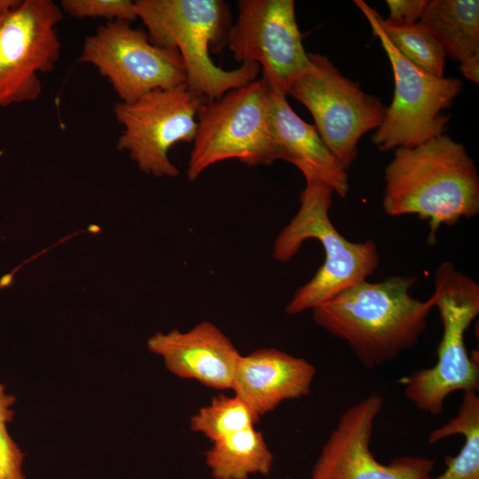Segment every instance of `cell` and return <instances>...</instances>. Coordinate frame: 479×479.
<instances>
[{
	"instance_id": "1",
	"label": "cell",
	"mask_w": 479,
	"mask_h": 479,
	"mask_svg": "<svg viewBox=\"0 0 479 479\" xmlns=\"http://www.w3.org/2000/svg\"><path fill=\"white\" fill-rule=\"evenodd\" d=\"M417 277L391 276L355 284L311 310L313 321L343 341L365 368L392 362L425 332L435 296L420 301Z\"/></svg>"
},
{
	"instance_id": "2",
	"label": "cell",
	"mask_w": 479,
	"mask_h": 479,
	"mask_svg": "<svg viewBox=\"0 0 479 479\" xmlns=\"http://www.w3.org/2000/svg\"><path fill=\"white\" fill-rule=\"evenodd\" d=\"M384 212L389 216L417 215L429 224L434 245L442 225L479 213V176L461 143L443 134L414 147L395 149L384 171Z\"/></svg>"
},
{
	"instance_id": "3",
	"label": "cell",
	"mask_w": 479,
	"mask_h": 479,
	"mask_svg": "<svg viewBox=\"0 0 479 479\" xmlns=\"http://www.w3.org/2000/svg\"><path fill=\"white\" fill-rule=\"evenodd\" d=\"M305 181L300 208L277 236L272 255L278 262H287L305 240L315 239L324 248L325 261L287 304L285 310L289 315L312 310L349 287L366 280L378 268L380 260L373 240L351 242L332 224L329 209L333 189L314 177H305Z\"/></svg>"
},
{
	"instance_id": "4",
	"label": "cell",
	"mask_w": 479,
	"mask_h": 479,
	"mask_svg": "<svg viewBox=\"0 0 479 479\" xmlns=\"http://www.w3.org/2000/svg\"><path fill=\"white\" fill-rule=\"evenodd\" d=\"M135 12L155 45L180 54L187 86L209 101L254 81L256 63H243L233 70L217 67L211 46L227 37L229 7L221 0H137Z\"/></svg>"
},
{
	"instance_id": "5",
	"label": "cell",
	"mask_w": 479,
	"mask_h": 479,
	"mask_svg": "<svg viewBox=\"0 0 479 479\" xmlns=\"http://www.w3.org/2000/svg\"><path fill=\"white\" fill-rule=\"evenodd\" d=\"M435 308L443 325L436 364L400 379L405 397L432 415L443 412L447 397L456 391H478L479 366L465 343V333L479 313V285L449 262L434 274Z\"/></svg>"
},
{
	"instance_id": "6",
	"label": "cell",
	"mask_w": 479,
	"mask_h": 479,
	"mask_svg": "<svg viewBox=\"0 0 479 479\" xmlns=\"http://www.w3.org/2000/svg\"><path fill=\"white\" fill-rule=\"evenodd\" d=\"M355 4L369 22L391 64L395 90L385 117L372 136V142L382 153L398 147H414L444 134L450 115L443 113L460 94L458 78L437 77L418 67L390 43L381 28L375 12L364 0Z\"/></svg>"
},
{
	"instance_id": "7",
	"label": "cell",
	"mask_w": 479,
	"mask_h": 479,
	"mask_svg": "<svg viewBox=\"0 0 479 479\" xmlns=\"http://www.w3.org/2000/svg\"><path fill=\"white\" fill-rule=\"evenodd\" d=\"M198 117L188 160L190 181L225 160L236 159L248 166L277 161L270 134L268 86L263 79L203 104Z\"/></svg>"
},
{
	"instance_id": "8",
	"label": "cell",
	"mask_w": 479,
	"mask_h": 479,
	"mask_svg": "<svg viewBox=\"0 0 479 479\" xmlns=\"http://www.w3.org/2000/svg\"><path fill=\"white\" fill-rule=\"evenodd\" d=\"M308 55L309 69L291 83L287 96L310 111L320 137L348 170L357 159L359 140L379 128L387 106L345 77L326 56Z\"/></svg>"
},
{
	"instance_id": "9",
	"label": "cell",
	"mask_w": 479,
	"mask_h": 479,
	"mask_svg": "<svg viewBox=\"0 0 479 479\" xmlns=\"http://www.w3.org/2000/svg\"><path fill=\"white\" fill-rule=\"evenodd\" d=\"M202 105V97L186 83L150 91L133 102L115 103L113 112L123 128L118 150L128 152L145 174L177 177L179 170L169 152L178 142H193L195 118Z\"/></svg>"
},
{
	"instance_id": "10",
	"label": "cell",
	"mask_w": 479,
	"mask_h": 479,
	"mask_svg": "<svg viewBox=\"0 0 479 479\" xmlns=\"http://www.w3.org/2000/svg\"><path fill=\"white\" fill-rule=\"evenodd\" d=\"M62 18L51 0H20L0 15V111L41 96L40 75L52 72L60 57Z\"/></svg>"
},
{
	"instance_id": "11",
	"label": "cell",
	"mask_w": 479,
	"mask_h": 479,
	"mask_svg": "<svg viewBox=\"0 0 479 479\" xmlns=\"http://www.w3.org/2000/svg\"><path fill=\"white\" fill-rule=\"evenodd\" d=\"M78 61L92 65L106 78L122 102L186 83L178 51L155 45L146 31L127 21L99 26L85 38Z\"/></svg>"
},
{
	"instance_id": "12",
	"label": "cell",
	"mask_w": 479,
	"mask_h": 479,
	"mask_svg": "<svg viewBox=\"0 0 479 479\" xmlns=\"http://www.w3.org/2000/svg\"><path fill=\"white\" fill-rule=\"evenodd\" d=\"M227 44L238 62L261 65L262 79L286 95L310 66L293 0L239 1Z\"/></svg>"
},
{
	"instance_id": "13",
	"label": "cell",
	"mask_w": 479,
	"mask_h": 479,
	"mask_svg": "<svg viewBox=\"0 0 479 479\" xmlns=\"http://www.w3.org/2000/svg\"><path fill=\"white\" fill-rule=\"evenodd\" d=\"M383 406L378 393L365 397L339 418L314 464L311 479H428L435 461L403 456L389 464L370 449L374 421Z\"/></svg>"
},
{
	"instance_id": "14",
	"label": "cell",
	"mask_w": 479,
	"mask_h": 479,
	"mask_svg": "<svg viewBox=\"0 0 479 479\" xmlns=\"http://www.w3.org/2000/svg\"><path fill=\"white\" fill-rule=\"evenodd\" d=\"M169 372L218 390L232 389L241 354L216 325L202 321L188 331L158 332L147 340Z\"/></svg>"
},
{
	"instance_id": "15",
	"label": "cell",
	"mask_w": 479,
	"mask_h": 479,
	"mask_svg": "<svg viewBox=\"0 0 479 479\" xmlns=\"http://www.w3.org/2000/svg\"><path fill=\"white\" fill-rule=\"evenodd\" d=\"M315 375L306 359L263 348L240 356L232 389L261 417L286 400L308 396Z\"/></svg>"
},
{
	"instance_id": "16",
	"label": "cell",
	"mask_w": 479,
	"mask_h": 479,
	"mask_svg": "<svg viewBox=\"0 0 479 479\" xmlns=\"http://www.w3.org/2000/svg\"><path fill=\"white\" fill-rule=\"evenodd\" d=\"M266 84L270 134L276 159L292 163L304 177H314L323 182L344 198L349 189L347 170L327 148L316 127L295 114L287 102V95Z\"/></svg>"
},
{
	"instance_id": "17",
	"label": "cell",
	"mask_w": 479,
	"mask_h": 479,
	"mask_svg": "<svg viewBox=\"0 0 479 479\" xmlns=\"http://www.w3.org/2000/svg\"><path fill=\"white\" fill-rule=\"evenodd\" d=\"M463 75L479 82V1L428 0L420 18Z\"/></svg>"
},
{
	"instance_id": "18",
	"label": "cell",
	"mask_w": 479,
	"mask_h": 479,
	"mask_svg": "<svg viewBox=\"0 0 479 479\" xmlns=\"http://www.w3.org/2000/svg\"><path fill=\"white\" fill-rule=\"evenodd\" d=\"M205 463L214 479H249L253 475H269L273 454L262 432L253 427L212 443Z\"/></svg>"
},
{
	"instance_id": "19",
	"label": "cell",
	"mask_w": 479,
	"mask_h": 479,
	"mask_svg": "<svg viewBox=\"0 0 479 479\" xmlns=\"http://www.w3.org/2000/svg\"><path fill=\"white\" fill-rule=\"evenodd\" d=\"M462 435L464 444L455 456L445 457V470L428 479H479V397L477 391L463 392L457 415L429 434L435 444L453 435Z\"/></svg>"
},
{
	"instance_id": "20",
	"label": "cell",
	"mask_w": 479,
	"mask_h": 479,
	"mask_svg": "<svg viewBox=\"0 0 479 479\" xmlns=\"http://www.w3.org/2000/svg\"><path fill=\"white\" fill-rule=\"evenodd\" d=\"M377 21L393 47L422 70L444 77L445 51L434 33L421 21L397 23L375 12Z\"/></svg>"
},
{
	"instance_id": "21",
	"label": "cell",
	"mask_w": 479,
	"mask_h": 479,
	"mask_svg": "<svg viewBox=\"0 0 479 479\" xmlns=\"http://www.w3.org/2000/svg\"><path fill=\"white\" fill-rule=\"evenodd\" d=\"M259 418L238 396L218 395L190 419V428L215 443L253 428Z\"/></svg>"
},
{
	"instance_id": "22",
	"label": "cell",
	"mask_w": 479,
	"mask_h": 479,
	"mask_svg": "<svg viewBox=\"0 0 479 479\" xmlns=\"http://www.w3.org/2000/svg\"><path fill=\"white\" fill-rule=\"evenodd\" d=\"M59 7L77 19L102 18L129 23L137 19L135 4L130 0H62Z\"/></svg>"
},
{
	"instance_id": "23",
	"label": "cell",
	"mask_w": 479,
	"mask_h": 479,
	"mask_svg": "<svg viewBox=\"0 0 479 479\" xmlns=\"http://www.w3.org/2000/svg\"><path fill=\"white\" fill-rule=\"evenodd\" d=\"M25 454L10 436L6 424H0V470L8 479H27L23 470Z\"/></svg>"
},
{
	"instance_id": "24",
	"label": "cell",
	"mask_w": 479,
	"mask_h": 479,
	"mask_svg": "<svg viewBox=\"0 0 479 479\" xmlns=\"http://www.w3.org/2000/svg\"><path fill=\"white\" fill-rule=\"evenodd\" d=\"M428 0H387L388 20L397 23H413L420 20Z\"/></svg>"
},
{
	"instance_id": "25",
	"label": "cell",
	"mask_w": 479,
	"mask_h": 479,
	"mask_svg": "<svg viewBox=\"0 0 479 479\" xmlns=\"http://www.w3.org/2000/svg\"><path fill=\"white\" fill-rule=\"evenodd\" d=\"M16 397L6 392L4 385L0 383V424H7L14 416L12 406Z\"/></svg>"
},
{
	"instance_id": "26",
	"label": "cell",
	"mask_w": 479,
	"mask_h": 479,
	"mask_svg": "<svg viewBox=\"0 0 479 479\" xmlns=\"http://www.w3.org/2000/svg\"><path fill=\"white\" fill-rule=\"evenodd\" d=\"M20 0H0V15L20 4Z\"/></svg>"
},
{
	"instance_id": "27",
	"label": "cell",
	"mask_w": 479,
	"mask_h": 479,
	"mask_svg": "<svg viewBox=\"0 0 479 479\" xmlns=\"http://www.w3.org/2000/svg\"><path fill=\"white\" fill-rule=\"evenodd\" d=\"M0 479H8L1 470H0Z\"/></svg>"
},
{
	"instance_id": "28",
	"label": "cell",
	"mask_w": 479,
	"mask_h": 479,
	"mask_svg": "<svg viewBox=\"0 0 479 479\" xmlns=\"http://www.w3.org/2000/svg\"><path fill=\"white\" fill-rule=\"evenodd\" d=\"M287 479H292V478H287ZM311 479V478H310Z\"/></svg>"
}]
</instances>
